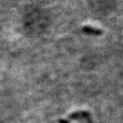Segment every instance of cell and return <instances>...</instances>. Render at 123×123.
Listing matches in <instances>:
<instances>
[{"mask_svg": "<svg viewBox=\"0 0 123 123\" xmlns=\"http://www.w3.org/2000/svg\"><path fill=\"white\" fill-rule=\"evenodd\" d=\"M83 31L85 33H91V34H96V35H99L102 33V31L99 30V29L96 28V27H89V26H86L83 28Z\"/></svg>", "mask_w": 123, "mask_h": 123, "instance_id": "obj_1", "label": "cell"}]
</instances>
